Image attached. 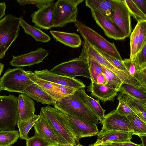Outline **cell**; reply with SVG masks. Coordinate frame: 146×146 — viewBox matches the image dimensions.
I'll return each instance as SVG.
<instances>
[{
    "label": "cell",
    "instance_id": "6da1fadb",
    "mask_svg": "<svg viewBox=\"0 0 146 146\" xmlns=\"http://www.w3.org/2000/svg\"><path fill=\"white\" fill-rule=\"evenodd\" d=\"M82 88L78 89L73 94L62 97L55 102L53 104L54 108L65 114L98 124L100 119L86 103L82 96Z\"/></svg>",
    "mask_w": 146,
    "mask_h": 146
},
{
    "label": "cell",
    "instance_id": "7a4b0ae2",
    "mask_svg": "<svg viewBox=\"0 0 146 146\" xmlns=\"http://www.w3.org/2000/svg\"><path fill=\"white\" fill-rule=\"evenodd\" d=\"M40 114L43 116L57 135L67 145H76L79 143L65 113L48 105L41 108Z\"/></svg>",
    "mask_w": 146,
    "mask_h": 146
},
{
    "label": "cell",
    "instance_id": "3957f363",
    "mask_svg": "<svg viewBox=\"0 0 146 146\" xmlns=\"http://www.w3.org/2000/svg\"><path fill=\"white\" fill-rule=\"evenodd\" d=\"M75 23L78 31L84 41L97 50L122 61L120 54L114 43L109 42L81 22L77 20Z\"/></svg>",
    "mask_w": 146,
    "mask_h": 146
},
{
    "label": "cell",
    "instance_id": "277c9868",
    "mask_svg": "<svg viewBox=\"0 0 146 146\" xmlns=\"http://www.w3.org/2000/svg\"><path fill=\"white\" fill-rule=\"evenodd\" d=\"M21 18L8 14L0 20V59L19 35Z\"/></svg>",
    "mask_w": 146,
    "mask_h": 146
},
{
    "label": "cell",
    "instance_id": "5b68a950",
    "mask_svg": "<svg viewBox=\"0 0 146 146\" xmlns=\"http://www.w3.org/2000/svg\"><path fill=\"white\" fill-rule=\"evenodd\" d=\"M34 83L27 75L26 70L20 68H9L0 78L2 90L23 93L25 90Z\"/></svg>",
    "mask_w": 146,
    "mask_h": 146
},
{
    "label": "cell",
    "instance_id": "8992f818",
    "mask_svg": "<svg viewBox=\"0 0 146 146\" xmlns=\"http://www.w3.org/2000/svg\"><path fill=\"white\" fill-rule=\"evenodd\" d=\"M18 100L13 94L0 96V131L15 130L18 117Z\"/></svg>",
    "mask_w": 146,
    "mask_h": 146
},
{
    "label": "cell",
    "instance_id": "52a82bcc",
    "mask_svg": "<svg viewBox=\"0 0 146 146\" xmlns=\"http://www.w3.org/2000/svg\"><path fill=\"white\" fill-rule=\"evenodd\" d=\"M49 71L54 73L69 77L82 76L91 79L88 64L80 56L62 62Z\"/></svg>",
    "mask_w": 146,
    "mask_h": 146
},
{
    "label": "cell",
    "instance_id": "ba28073f",
    "mask_svg": "<svg viewBox=\"0 0 146 146\" xmlns=\"http://www.w3.org/2000/svg\"><path fill=\"white\" fill-rule=\"evenodd\" d=\"M55 13L53 27L65 26L70 23H75L77 21L78 9L77 6L67 0H58L55 3Z\"/></svg>",
    "mask_w": 146,
    "mask_h": 146
},
{
    "label": "cell",
    "instance_id": "9c48e42d",
    "mask_svg": "<svg viewBox=\"0 0 146 146\" xmlns=\"http://www.w3.org/2000/svg\"><path fill=\"white\" fill-rule=\"evenodd\" d=\"M114 12L110 19L117 26L125 38L131 31V15L123 0H112Z\"/></svg>",
    "mask_w": 146,
    "mask_h": 146
},
{
    "label": "cell",
    "instance_id": "30bf717a",
    "mask_svg": "<svg viewBox=\"0 0 146 146\" xmlns=\"http://www.w3.org/2000/svg\"><path fill=\"white\" fill-rule=\"evenodd\" d=\"M100 123L102 125L100 132L111 130L133 132L127 116L117 113L115 110L105 115Z\"/></svg>",
    "mask_w": 146,
    "mask_h": 146
},
{
    "label": "cell",
    "instance_id": "8fae6325",
    "mask_svg": "<svg viewBox=\"0 0 146 146\" xmlns=\"http://www.w3.org/2000/svg\"><path fill=\"white\" fill-rule=\"evenodd\" d=\"M65 114L67 117L70 127L78 141L80 138L95 136L99 133L96 124Z\"/></svg>",
    "mask_w": 146,
    "mask_h": 146
},
{
    "label": "cell",
    "instance_id": "7c38bea8",
    "mask_svg": "<svg viewBox=\"0 0 146 146\" xmlns=\"http://www.w3.org/2000/svg\"><path fill=\"white\" fill-rule=\"evenodd\" d=\"M55 13V3L53 2L48 4L32 13V22L40 28L50 29L54 25Z\"/></svg>",
    "mask_w": 146,
    "mask_h": 146
},
{
    "label": "cell",
    "instance_id": "4fadbf2b",
    "mask_svg": "<svg viewBox=\"0 0 146 146\" xmlns=\"http://www.w3.org/2000/svg\"><path fill=\"white\" fill-rule=\"evenodd\" d=\"M35 75L39 78L53 83L79 89L84 88L85 85L80 80L74 77L63 76L50 72L47 69L35 70Z\"/></svg>",
    "mask_w": 146,
    "mask_h": 146
},
{
    "label": "cell",
    "instance_id": "5bb4252c",
    "mask_svg": "<svg viewBox=\"0 0 146 146\" xmlns=\"http://www.w3.org/2000/svg\"><path fill=\"white\" fill-rule=\"evenodd\" d=\"M48 55L49 52L45 49L39 48L27 53L16 56L13 55V58L10 62V64L18 68L31 66L43 62Z\"/></svg>",
    "mask_w": 146,
    "mask_h": 146
},
{
    "label": "cell",
    "instance_id": "9a60e30c",
    "mask_svg": "<svg viewBox=\"0 0 146 146\" xmlns=\"http://www.w3.org/2000/svg\"><path fill=\"white\" fill-rule=\"evenodd\" d=\"M33 126L35 134L44 139L51 145H68L57 135L47 121L41 115Z\"/></svg>",
    "mask_w": 146,
    "mask_h": 146
},
{
    "label": "cell",
    "instance_id": "2e32d148",
    "mask_svg": "<svg viewBox=\"0 0 146 146\" xmlns=\"http://www.w3.org/2000/svg\"><path fill=\"white\" fill-rule=\"evenodd\" d=\"M91 10L92 16L96 23L108 38L116 40H123L125 38L119 29L110 18L95 11Z\"/></svg>",
    "mask_w": 146,
    "mask_h": 146
},
{
    "label": "cell",
    "instance_id": "e0dca14e",
    "mask_svg": "<svg viewBox=\"0 0 146 146\" xmlns=\"http://www.w3.org/2000/svg\"><path fill=\"white\" fill-rule=\"evenodd\" d=\"M18 117L17 124L24 121L35 115V104L33 100L24 93L18 97Z\"/></svg>",
    "mask_w": 146,
    "mask_h": 146
},
{
    "label": "cell",
    "instance_id": "ac0fdd59",
    "mask_svg": "<svg viewBox=\"0 0 146 146\" xmlns=\"http://www.w3.org/2000/svg\"><path fill=\"white\" fill-rule=\"evenodd\" d=\"M94 145L106 142H121L131 141L133 132L116 130L99 132Z\"/></svg>",
    "mask_w": 146,
    "mask_h": 146
},
{
    "label": "cell",
    "instance_id": "d6986e66",
    "mask_svg": "<svg viewBox=\"0 0 146 146\" xmlns=\"http://www.w3.org/2000/svg\"><path fill=\"white\" fill-rule=\"evenodd\" d=\"M88 88L92 96L101 100L104 104L108 101H114L117 94L115 90L96 82H91Z\"/></svg>",
    "mask_w": 146,
    "mask_h": 146
},
{
    "label": "cell",
    "instance_id": "ffe728a7",
    "mask_svg": "<svg viewBox=\"0 0 146 146\" xmlns=\"http://www.w3.org/2000/svg\"><path fill=\"white\" fill-rule=\"evenodd\" d=\"M50 34L57 41L72 48L80 46L82 40L80 36L75 33L51 30Z\"/></svg>",
    "mask_w": 146,
    "mask_h": 146
},
{
    "label": "cell",
    "instance_id": "44dd1931",
    "mask_svg": "<svg viewBox=\"0 0 146 146\" xmlns=\"http://www.w3.org/2000/svg\"><path fill=\"white\" fill-rule=\"evenodd\" d=\"M23 93L42 104L50 105L53 104L55 102L51 96L35 83L26 88Z\"/></svg>",
    "mask_w": 146,
    "mask_h": 146
},
{
    "label": "cell",
    "instance_id": "7402d4cb",
    "mask_svg": "<svg viewBox=\"0 0 146 146\" xmlns=\"http://www.w3.org/2000/svg\"><path fill=\"white\" fill-rule=\"evenodd\" d=\"M86 5L91 10L95 11L108 18H110L114 12L112 0H86Z\"/></svg>",
    "mask_w": 146,
    "mask_h": 146
},
{
    "label": "cell",
    "instance_id": "603a6c76",
    "mask_svg": "<svg viewBox=\"0 0 146 146\" xmlns=\"http://www.w3.org/2000/svg\"><path fill=\"white\" fill-rule=\"evenodd\" d=\"M117 98L119 101L122 102L134 112L136 115L146 123V105L139 102L121 93Z\"/></svg>",
    "mask_w": 146,
    "mask_h": 146
},
{
    "label": "cell",
    "instance_id": "cb8c5ba5",
    "mask_svg": "<svg viewBox=\"0 0 146 146\" xmlns=\"http://www.w3.org/2000/svg\"><path fill=\"white\" fill-rule=\"evenodd\" d=\"M26 72L28 77L51 96L54 102L62 97L58 92L52 83L39 78L31 71L26 70Z\"/></svg>",
    "mask_w": 146,
    "mask_h": 146
},
{
    "label": "cell",
    "instance_id": "d4e9b609",
    "mask_svg": "<svg viewBox=\"0 0 146 146\" xmlns=\"http://www.w3.org/2000/svg\"><path fill=\"white\" fill-rule=\"evenodd\" d=\"M119 92L146 105V91L141 88L123 83Z\"/></svg>",
    "mask_w": 146,
    "mask_h": 146
},
{
    "label": "cell",
    "instance_id": "484cf974",
    "mask_svg": "<svg viewBox=\"0 0 146 146\" xmlns=\"http://www.w3.org/2000/svg\"><path fill=\"white\" fill-rule=\"evenodd\" d=\"M20 25L23 29L25 33L30 35L37 41L46 42L50 40V38L47 34L38 28L29 25L22 18L20 20Z\"/></svg>",
    "mask_w": 146,
    "mask_h": 146
},
{
    "label": "cell",
    "instance_id": "4316f807",
    "mask_svg": "<svg viewBox=\"0 0 146 146\" xmlns=\"http://www.w3.org/2000/svg\"><path fill=\"white\" fill-rule=\"evenodd\" d=\"M82 93L86 103L91 110L100 119L104 116L105 112L101 107L98 100H96L87 95L84 88H82Z\"/></svg>",
    "mask_w": 146,
    "mask_h": 146
},
{
    "label": "cell",
    "instance_id": "83f0119b",
    "mask_svg": "<svg viewBox=\"0 0 146 146\" xmlns=\"http://www.w3.org/2000/svg\"><path fill=\"white\" fill-rule=\"evenodd\" d=\"M20 137L19 131L16 130L0 131V146H11Z\"/></svg>",
    "mask_w": 146,
    "mask_h": 146
},
{
    "label": "cell",
    "instance_id": "f1b7e54d",
    "mask_svg": "<svg viewBox=\"0 0 146 146\" xmlns=\"http://www.w3.org/2000/svg\"><path fill=\"white\" fill-rule=\"evenodd\" d=\"M100 64L106 80L107 82L105 86L114 89L117 92H119L120 87L123 83V81L113 72L102 65Z\"/></svg>",
    "mask_w": 146,
    "mask_h": 146
},
{
    "label": "cell",
    "instance_id": "f546056e",
    "mask_svg": "<svg viewBox=\"0 0 146 146\" xmlns=\"http://www.w3.org/2000/svg\"><path fill=\"white\" fill-rule=\"evenodd\" d=\"M40 116V115H35L30 118L17 124L19 129V137L21 139L23 140L25 139L26 141L29 138L28 136V133Z\"/></svg>",
    "mask_w": 146,
    "mask_h": 146
},
{
    "label": "cell",
    "instance_id": "4dcf8cb0",
    "mask_svg": "<svg viewBox=\"0 0 146 146\" xmlns=\"http://www.w3.org/2000/svg\"><path fill=\"white\" fill-rule=\"evenodd\" d=\"M133 131V135L146 134V123L136 115L127 116Z\"/></svg>",
    "mask_w": 146,
    "mask_h": 146
},
{
    "label": "cell",
    "instance_id": "1f68e13d",
    "mask_svg": "<svg viewBox=\"0 0 146 146\" xmlns=\"http://www.w3.org/2000/svg\"><path fill=\"white\" fill-rule=\"evenodd\" d=\"M139 23L138 22L130 35V59L133 61L138 52Z\"/></svg>",
    "mask_w": 146,
    "mask_h": 146
},
{
    "label": "cell",
    "instance_id": "d6a6232c",
    "mask_svg": "<svg viewBox=\"0 0 146 146\" xmlns=\"http://www.w3.org/2000/svg\"><path fill=\"white\" fill-rule=\"evenodd\" d=\"M131 16L137 21L139 22L146 21V15L144 14L131 0H123Z\"/></svg>",
    "mask_w": 146,
    "mask_h": 146
},
{
    "label": "cell",
    "instance_id": "836d02e7",
    "mask_svg": "<svg viewBox=\"0 0 146 146\" xmlns=\"http://www.w3.org/2000/svg\"><path fill=\"white\" fill-rule=\"evenodd\" d=\"M86 62L89 67L91 82L96 83L97 77L99 74L103 72L102 67L99 63L94 60H88Z\"/></svg>",
    "mask_w": 146,
    "mask_h": 146
},
{
    "label": "cell",
    "instance_id": "e575fe53",
    "mask_svg": "<svg viewBox=\"0 0 146 146\" xmlns=\"http://www.w3.org/2000/svg\"><path fill=\"white\" fill-rule=\"evenodd\" d=\"M132 61L140 70L146 68V44L138 52Z\"/></svg>",
    "mask_w": 146,
    "mask_h": 146
},
{
    "label": "cell",
    "instance_id": "d590c367",
    "mask_svg": "<svg viewBox=\"0 0 146 146\" xmlns=\"http://www.w3.org/2000/svg\"><path fill=\"white\" fill-rule=\"evenodd\" d=\"M122 62L130 76L137 80L138 74L141 70L130 58L123 60Z\"/></svg>",
    "mask_w": 146,
    "mask_h": 146
},
{
    "label": "cell",
    "instance_id": "8d00e7d4",
    "mask_svg": "<svg viewBox=\"0 0 146 146\" xmlns=\"http://www.w3.org/2000/svg\"><path fill=\"white\" fill-rule=\"evenodd\" d=\"M97 50L115 68L119 70L128 73L122 62L120 61L105 53L100 50Z\"/></svg>",
    "mask_w": 146,
    "mask_h": 146
},
{
    "label": "cell",
    "instance_id": "74e56055",
    "mask_svg": "<svg viewBox=\"0 0 146 146\" xmlns=\"http://www.w3.org/2000/svg\"><path fill=\"white\" fill-rule=\"evenodd\" d=\"M50 145H51L43 138L36 135L26 141V146H49Z\"/></svg>",
    "mask_w": 146,
    "mask_h": 146
},
{
    "label": "cell",
    "instance_id": "f35d334b",
    "mask_svg": "<svg viewBox=\"0 0 146 146\" xmlns=\"http://www.w3.org/2000/svg\"><path fill=\"white\" fill-rule=\"evenodd\" d=\"M52 83L58 92L62 97L73 94L78 89L67 86Z\"/></svg>",
    "mask_w": 146,
    "mask_h": 146
},
{
    "label": "cell",
    "instance_id": "ab89813d",
    "mask_svg": "<svg viewBox=\"0 0 146 146\" xmlns=\"http://www.w3.org/2000/svg\"><path fill=\"white\" fill-rule=\"evenodd\" d=\"M138 23V22H137ZM140 25L138 52L146 44V21L139 22Z\"/></svg>",
    "mask_w": 146,
    "mask_h": 146
},
{
    "label": "cell",
    "instance_id": "60d3db41",
    "mask_svg": "<svg viewBox=\"0 0 146 146\" xmlns=\"http://www.w3.org/2000/svg\"><path fill=\"white\" fill-rule=\"evenodd\" d=\"M115 110L117 113L122 115L127 116L131 115H137L127 106L119 101L118 106Z\"/></svg>",
    "mask_w": 146,
    "mask_h": 146
},
{
    "label": "cell",
    "instance_id": "b9f144b4",
    "mask_svg": "<svg viewBox=\"0 0 146 146\" xmlns=\"http://www.w3.org/2000/svg\"><path fill=\"white\" fill-rule=\"evenodd\" d=\"M53 0H17V1L20 5H26L27 4L35 5L36 7L40 8L49 3L53 2Z\"/></svg>",
    "mask_w": 146,
    "mask_h": 146
},
{
    "label": "cell",
    "instance_id": "7bdbcfd3",
    "mask_svg": "<svg viewBox=\"0 0 146 146\" xmlns=\"http://www.w3.org/2000/svg\"><path fill=\"white\" fill-rule=\"evenodd\" d=\"M137 80L139 87L146 91V68L140 70Z\"/></svg>",
    "mask_w": 146,
    "mask_h": 146
},
{
    "label": "cell",
    "instance_id": "ee69618b",
    "mask_svg": "<svg viewBox=\"0 0 146 146\" xmlns=\"http://www.w3.org/2000/svg\"><path fill=\"white\" fill-rule=\"evenodd\" d=\"M102 144L111 146H142L141 144H137L131 141L121 142H106Z\"/></svg>",
    "mask_w": 146,
    "mask_h": 146
},
{
    "label": "cell",
    "instance_id": "f6af8a7d",
    "mask_svg": "<svg viewBox=\"0 0 146 146\" xmlns=\"http://www.w3.org/2000/svg\"><path fill=\"white\" fill-rule=\"evenodd\" d=\"M132 1L142 12L146 15V0Z\"/></svg>",
    "mask_w": 146,
    "mask_h": 146
},
{
    "label": "cell",
    "instance_id": "bcb514c9",
    "mask_svg": "<svg viewBox=\"0 0 146 146\" xmlns=\"http://www.w3.org/2000/svg\"><path fill=\"white\" fill-rule=\"evenodd\" d=\"M106 82V79L103 72L99 74L97 77L96 83L97 84L105 85Z\"/></svg>",
    "mask_w": 146,
    "mask_h": 146
},
{
    "label": "cell",
    "instance_id": "7dc6e473",
    "mask_svg": "<svg viewBox=\"0 0 146 146\" xmlns=\"http://www.w3.org/2000/svg\"><path fill=\"white\" fill-rule=\"evenodd\" d=\"M6 7L7 6L5 2H0V20L5 15V11Z\"/></svg>",
    "mask_w": 146,
    "mask_h": 146
},
{
    "label": "cell",
    "instance_id": "c3c4849f",
    "mask_svg": "<svg viewBox=\"0 0 146 146\" xmlns=\"http://www.w3.org/2000/svg\"><path fill=\"white\" fill-rule=\"evenodd\" d=\"M67 1L71 4L76 6L84 1L83 0H67Z\"/></svg>",
    "mask_w": 146,
    "mask_h": 146
},
{
    "label": "cell",
    "instance_id": "681fc988",
    "mask_svg": "<svg viewBox=\"0 0 146 146\" xmlns=\"http://www.w3.org/2000/svg\"><path fill=\"white\" fill-rule=\"evenodd\" d=\"M138 136L141 139L142 146H146V134L140 135Z\"/></svg>",
    "mask_w": 146,
    "mask_h": 146
},
{
    "label": "cell",
    "instance_id": "f907efd6",
    "mask_svg": "<svg viewBox=\"0 0 146 146\" xmlns=\"http://www.w3.org/2000/svg\"><path fill=\"white\" fill-rule=\"evenodd\" d=\"M4 68V64L0 62V76Z\"/></svg>",
    "mask_w": 146,
    "mask_h": 146
},
{
    "label": "cell",
    "instance_id": "816d5d0a",
    "mask_svg": "<svg viewBox=\"0 0 146 146\" xmlns=\"http://www.w3.org/2000/svg\"><path fill=\"white\" fill-rule=\"evenodd\" d=\"M95 146H111L109 145L104 144H100L95 145Z\"/></svg>",
    "mask_w": 146,
    "mask_h": 146
},
{
    "label": "cell",
    "instance_id": "f5cc1de1",
    "mask_svg": "<svg viewBox=\"0 0 146 146\" xmlns=\"http://www.w3.org/2000/svg\"><path fill=\"white\" fill-rule=\"evenodd\" d=\"M76 146H84L81 145L80 144V143H78V144H77V145H76Z\"/></svg>",
    "mask_w": 146,
    "mask_h": 146
},
{
    "label": "cell",
    "instance_id": "db71d44e",
    "mask_svg": "<svg viewBox=\"0 0 146 146\" xmlns=\"http://www.w3.org/2000/svg\"><path fill=\"white\" fill-rule=\"evenodd\" d=\"M89 146H95L94 144L90 145Z\"/></svg>",
    "mask_w": 146,
    "mask_h": 146
},
{
    "label": "cell",
    "instance_id": "11a10c76",
    "mask_svg": "<svg viewBox=\"0 0 146 146\" xmlns=\"http://www.w3.org/2000/svg\"><path fill=\"white\" fill-rule=\"evenodd\" d=\"M2 90V89H1V86H0V92H1V90Z\"/></svg>",
    "mask_w": 146,
    "mask_h": 146
},
{
    "label": "cell",
    "instance_id": "9f6ffc18",
    "mask_svg": "<svg viewBox=\"0 0 146 146\" xmlns=\"http://www.w3.org/2000/svg\"><path fill=\"white\" fill-rule=\"evenodd\" d=\"M76 146V145H67V146Z\"/></svg>",
    "mask_w": 146,
    "mask_h": 146
},
{
    "label": "cell",
    "instance_id": "6f0895ef",
    "mask_svg": "<svg viewBox=\"0 0 146 146\" xmlns=\"http://www.w3.org/2000/svg\"><path fill=\"white\" fill-rule=\"evenodd\" d=\"M49 146H56L55 145H49Z\"/></svg>",
    "mask_w": 146,
    "mask_h": 146
}]
</instances>
